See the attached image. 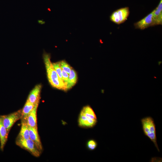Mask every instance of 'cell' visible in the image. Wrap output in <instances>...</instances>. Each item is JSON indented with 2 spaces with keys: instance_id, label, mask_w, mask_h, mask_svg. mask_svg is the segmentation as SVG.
Instances as JSON below:
<instances>
[{
  "instance_id": "obj_16",
  "label": "cell",
  "mask_w": 162,
  "mask_h": 162,
  "mask_svg": "<svg viewBox=\"0 0 162 162\" xmlns=\"http://www.w3.org/2000/svg\"><path fill=\"white\" fill-rule=\"evenodd\" d=\"M81 112L85 116L90 118L97 120L96 115L92 109L89 106H86L83 107Z\"/></svg>"
},
{
  "instance_id": "obj_17",
  "label": "cell",
  "mask_w": 162,
  "mask_h": 162,
  "mask_svg": "<svg viewBox=\"0 0 162 162\" xmlns=\"http://www.w3.org/2000/svg\"><path fill=\"white\" fill-rule=\"evenodd\" d=\"M59 63L61 69L69 74L72 67L64 60L59 61Z\"/></svg>"
},
{
  "instance_id": "obj_1",
  "label": "cell",
  "mask_w": 162,
  "mask_h": 162,
  "mask_svg": "<svg viewBox=\"0 0 162 162\" xmlns=\"http://www.w3.org/2000/svg\"><path fill=\"white\" fill-rule=\"evenodd\" d=\"M43 58L48 81L53 87L64 91L67 90V86L58 75L50 60V54L44 52Z\"/></svg>"
},
{
  "instance_id": "obj_13",
  "label": "cell",
  "mask_w": 162,
  "mask_h": 162,
  "mask_svg": "<svg viewBox=\"0 0 162 162\" xmlns=\"http://www.w3.org/2000/svg\"><path fill=\"white\" fill-rule=\"evenodd\" d=\"M21 126L20 132L18 137L24 140H28L29 138V130L27 120L22 118Z\"/></svg>"
},
{
  "instance_id": "obj_7",
  "label": "cell",
  "mask_w": 162,
  "mask_h": 162,
  "mask_svg": "<svg viewBox=\"0 0 162 162\" xmlns=\"http://www.w3.org/2000/svg\"><path fill=\"white\" fill-rule=\"evenodd\" d=\"M41 87L40 84L36 85L30 92L27 100L34 104L39 103Z\"/></svg>"
},
{
  "instance_id": "obj_8",
  "label": "cell",
  "mask_w": 162,
  "mask_h": 162,
  "mask_svg": "<svg viewBox=\"0 0 162 162\" xmlns=\"http://www.w3.org/2000/svg\"><path fill=\"white\" fill-rule=\"evenodd\" d=\"M30 139L35 144L38 149L41 152L43 150L42 144L38 134V129L28 125Z\"/></svg>"
},
{
  "instance_id": "obj_6",
  "label": "cell",
  "mask_w": 162,
  "mask_h": 162,
  "mask_svg": "<svg viewBox=\"0 0 162 162\" xmlns=\"http://www.w3.org/2000/svg\"><path fill=\"white\" fill-rule=\"evenodd\" d=\"M155 26L152 11L142 20L135 23V28L143 30L149 27Z\"/></svg>"
},
{
  "instance_id": "obj_3",
  "label": "cell",
  "mask_w": 162,
  "mask_h": 162,
  "mask_svg": "<svg viewBox=\"0 0 162 162\" xmlns=\"http://www.w3.org/2000/svg\"><path fill=\"white\" fill-rule=\"evenodd\" d=\"M16 143L18 146L27 150L34 156L38 157L40 155L41 152L30 139L24 140L17 136Z\"/></svg>"
},
{
  "instance_id": "obj_19",
  "label": "cell",
  "mask_w": 162,
  "mask_h": 162,
  "mask_svg": "<svg viewBox=\"0 0 162 162\" xmlns=\"http://www.w3.org/2000/svg\"><path fill=\"white\" fill-rule=\"evenodd\" d=\"M97 146V142L93 140H89L87 143V146L88 148L91 150H93L95 149Z\"/></svg>"
},
{
  "instance_id": "obj_12",
  "label": "cell",
  "mask_w": 162,
  "mask_h": 162,
  "mask_svg": "<svg viewBox=\"0 0 162 162\" xmlns=\"http://www.w3.org/2000/svg\"><path fill=\"white\" fill-rule=\"evenodd\" d=\"M153 16L155 25L162 24V0L152 11Z\"/></svg>"
},
{
  "instance_id": "obj_9",
  "label": "cell",
  "mask_w": 162,
  "mask_h": 162,
  "mask_svg": "<svg viewBox=\"0 0 162 162\" xmlns=\"http://www.w3.org/2000/svg\"><path fill=\"white\" fill-rule=\"evenodd\" d=\"M97 120H94L85 116L80 112L79 119V125L83 128H91L93 127L96 124Z\"/></svg>"
},
{
  "instance_id": "obj_20",
  "label": "cell",
  "mask_w": 162,
  "mask_h": 162,
  "mask_svg": "<svg viewBox=\"0 0 162 162\" xmlns=\"http://www.w3.org/2000/svg\"><path fill=\"white\" fill-rule=\"evenodd\" d=\"M62 73L63 81L65 86H67L69 74L62 69Z\"/></svg>"
},
{
  "instance_id": "obj_4",
  "label": "cell",
  "mask_w": 162,
  "mask_h": 162,
  "mask_svg": "<svg viewBox=\"0 0 162 162\" xmlns=\"http://www.w3.org/2000/svg\"><path fill=\"white\" fill-rule=\"evenodd\" d=\"M128 7L121 8L113 12L110 16V20L113 22L120 24L125 22L128 19L130 14Z\"/></svg>"
},
{
  "instance_id": "obj_2",
  "label": "cell",
  "mask_w": 162,
  "mask_h": 162,
  "mask_svg": "<svg viewBox=\"0 0 162 162\" xmlns=\"http://www.w3.org/2000/svg\"><path fill=\"white\" fill-rule=\"evenodd\" d=\"M141 123L145 134L153 142L159 152L157 142L155 126L153 119L151 117H146L141 119Z\"/></svg>"
},
{
  "instance_id": "obj_11",
  "label": "cell",
  "mask_w": 162,
  "mask_h": 162,
  "mask_svg": "<svg viewBox=\"0 0 162 162\" xmlns=\"http://www.w3.org/2000/svg\"><path fill=\"white\" fill-rule=\"evenodd\" d=\"M39 103L35 105L32 111L28 115L27 118V123L29 126L38 129L37 121V110Z\"/></svg>"
},
{
  "instance_id": "obj_10",
  "label": "cell",
  "mask_w": 162,
  "mask_h": 162,
  "mask_svg": "<svg viewBox=\"0 0 162 162\" xmlns=\"http://www.w3.org/2000/svg\"><path fill=\"white\" fill-rule=\"evenodd\" d=\"M8 135L7 129L3 124L1 116L0 115V149L2 151H3L7 141Z\"/></svg>"
},
{
  "instance_id": "obj_18",
  "label": "cell",
  "mask_w": 162,
  "mask_h": 162,
  "mask_svg": "<svg viewBox=\"0 0 162 162\" xmlns=\"http://www.w3.org/2000/svg\"><path fill=\"white\" fill-rule=\"evenodd\" d=\"M52 64L53 67L59 77L63 81L62 73V69L60 66L59 62L53 63Z\"/></svg>"
},
{
  "instance_id": "obj_15",
  "label": "cell",
  "mask_w": 162,
  "mask_h": 162,
  "mask_svg": "<svg viewBox=\"0 0 162 162\" xmlns=\"http://www.w3.org/2000/svg\"><path fill=\"white\" fill-rule=\"evenodd\" d=\"M77 79L76 73L75 71L72 68L69 74L67 87V90L71 88L76 83Z\"/></svg>"
},
{
  "instance_id": "obj_14",
  "label": "cell",
  "mask_w": 162,
  "mask_h": 162,
  "mask_svg": "<svg viewBox=\"0 0 162 162\" xmlns=\"http://www.w3.org/2000/svg\"><path fill=\"white\" fill-rule=\"evenodd\" d=\"M35 104H34L27 100L26 103L22 110V117L27 120L28 116L34 108Z\"/></svg>"
},
{
  "instance_id": "obj_5",
  "label": "cell",
  "mask_w": 162,
  "mask_h": 162,
  "mask_svg": "<svg viewBox=\"0 0 162 162\" xmlns=\"http://www.w3.org/2000/svg\"><path fill=\"white\" fill-rule=\"evenodd\" d=\"M1 117L3 124L9 134L10 129L14 124L17 121L22 118V110L7 115H2Z\"/></svg>"
}]
</instances>
